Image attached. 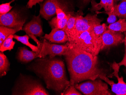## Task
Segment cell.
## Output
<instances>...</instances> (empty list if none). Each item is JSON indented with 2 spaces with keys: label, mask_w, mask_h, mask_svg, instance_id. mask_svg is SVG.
I'll list each match as a JSON object with an SVG mask.
<instances>
[{
  "label": "cell",
  "mask_w": 126,
  "mask_h": 95,
  "mask_svg": "<svg viewBox=\"0 0 126 95\" xmlns=\"http://www.w3.org/2000/svg\"><path fill=\"white\" fill-rule=\"evenodd\" d=\"M44 0H29L27 4L28 8H32L33 6H36L37 4H40L44 2Z\"/></svg>",
  "instance_id": "27"
},
{
  "label": "cell",
  "mask_w": 126,
  "mask_h": 95,
  "mask_svg": "<svg viewBox=\"0 0 126 95\" xmlns=\"http://www.w3.org/2000/svg\"><path fill=\"white\" fill-rule=\"evenodd\" d=\"M29 36L28 35L26 34L24 36H18L16 35H14L13 38L15 39L18 41L20 42L22 44L25 45L29 47L32 49V51L35 52H38L39 50L41 49L42 47L39 48L37 46H35V45L32 44L30 43L29 39L30 38Z\"/></svg>",
  "instance_id": "20"
},
{
  "label": "cell",
  "mask_w": 126,
  "mask_h": 95,
  "mask_svg": "<svg viewBox=\"0 0 126 95\" xmlns=\"http://www.w3.org/2000/svg\"><path fill=\"white\" fill-rule=\"evenodd\" d=\"M97 13H105V14H107L108 15V17L107 18V21L108 24H112V23L115 22L116 21L117 17L115 15V13H114V8L112 9L111 10L110 12H96Z\"/></svg>",
  "instance_id": "26"
},
{
  "label": "cell",
  "mask_w": 126,
  "mask_h": 95,
  "mask_svg": "<svg viewBox=\"0 0 126 95\" xmlns=\"http://www.w3.org/2000/svg\"><path fill=\"white\" fill-rule=\"evenodd\" d=\"M124 34L125 35V41L124 43L125 45V47L126 48V31L124 32Z\"/></svg>",
  "instance_id": "30"
},
{
  "label": "cell",
  "mask_w": 126,
  "mask_h": 95,
  "mask_svg": "<svg viewBox=\"0 0 126 95\" xmlns=\"http://www.w3.org/2000/svg\"><path fill=\"white\" fill-rule=\"evenodd\" d=\"M102 46L101 51L110 49L124 43L125 35L122 33L107 30L102 35Z\"/></svg>",
  "instance_id": "12"
},
{
  "label": "cell",
  "mask_w": 126,
  "mask_h": 95,
  "mask_svg": "<svg viewBox=\"0 0 126 95\" xmlns=\"http://www.w3.org/2000/svg\"><path fill=\"white\" fill-rule=\"evenodd\" d=\"M62 95H82V94L79 92L74 85H70L61 94Z\"/></svg>",
  "instance_id": "24"
},
{
  "label": "cell",
  "mask_w": 126,
  "mask_h": 95,
  "mask_svg": "<svg viewBox=\"0 0 126 95\" xmlns=\"http://www.w3.org/2000/svg\"><path fill=\"white\" fill-rule=\"evenodd\" d=\"M69 48L68 41L64 45H59L52 44L44 39L42 42L40 58H44L48 55L51 58H54L57 56H64L67 53Z\"/></svg>",
  "instance_id": "11"
},
{
  "label": "cell",
  "mask_w": 126,
  "mask_h": 95,
  "mask_svg": "<svg viewBox=\"0 0 126 95\" xmlns=\"http://www.w3.org/2000/svg\"><path fill=\"white\" fill-rule=\"evenodd\" d=\"M10 63L3 52H0V76H5L10 70Z\"/></svg>",
  "instance_id": "17"
},
{
  "label": "cell",
  "mask_w": 126,
  "mask_h": 95,
  "mask_svg": "<svg viewBox=\"0 0 126 95\" xmlns=\"http://www.w3.org/2000/svg\"><path fill=\"white\" fill-rule=\"evenodd\" d=\"M18 30L15 29H11L7 27L0 26V46L3 42L11 35H15Z\"/></svg>",
  "instance_id": "21"
},
{
  "label": "cell",
  "mask_w": 126,
  "mask_h": 95,
  "mask_svg": "<svg viewBox=\"0 0 126 95\" xmlns=\"http://www.w3.org/2000/svg\"><path fill=\"white\" fill-rule=\"evenodd\" d=\"M92 12H97L102 8H104L105 12H110L114 8V0H100L99 3L94 2L92 0Z\"/></svg>",
  "instance_id": "16"
},
{
  "label": "cell",
  "mask_w": 126,
  "mask_h": 95,
  "mask_svg": "<svg viewBox=\"0 0 126 95\" xmlns=\"http://www.w3.org/2000/svg\"><path fill=\"white\" fill-rule=\"evenodd\" d=\"M15 0H12L9 2L1 4L0 5V15H4L10 11L13 7L11 4Z\"/></svg>",
  "instance_id": "25"
},
{
  "label": "cell",
  "mask_w": 126,
  "mask_h": 95,
  "mask_svg": "<svg viewBox=\"0 0 126 95\" xmlns=\"http://www.w3.org/2000/svg\"><path fill=\"white\" fill-rule=\"evenodd\" d=\"M120 67L118 63L114 62L112 64V68L113 72L110 74L108 77L112 78L113 76H115L117 78L118 83H114L112 80H110L106 76V74L101 75L99 78L107 82L111 87V90L114 93L117 95H126V83L124 81V78L122 76L120 77L119 72Z\"/></svg>",
  "instance_id": "9"
},
{
  "label": "cell",
  "mask_w": 126,
  "mask_h": 95,
  "mask_svg": "<svg viewBox=\"0 0 126 95\" xmlns=\"http://www.w3.org/2000/svg\"><path fill=\"white\" fill-rule=\"evenodd\" d=\"M18 49L16 55L17 59L23 63H27L37 58L40 57L41 49L38 52L29 51L25 47H19Z\"/></svg>",
  "instance_id": "13"
},
{
  "label": "cell",
  "mask_w": 126,
  "mask_h": 95,
  "mask_svg": "<svg viewBox=\"0 0 126 95\" xmlns=\"http://www.w3.org/2000/svg\"><path fill=\"white\" fill-rule=\"evenodd\" d=\"M76 15L75 29L77 36L80 33L91 29L95 25L101 24L102 20L98 18L96 15L88 14L83 17L82 12L81 11L76 14Z\"/></svg>",
  "instance_id": "10"
},
{
  "label": "cell",
  "mask_w": 126,
  "mask_h": 95,
  "mask_svg": "<svg viewBox=\"0 0 126 95\" xmlns=\"http://www.w3.org/2000/svg\"><path fill=\"white\" fill-rule=\"evenodd\" d=\"M28 16L24 10L15 8L4 15H0V25L18 31L22 30Z\"/></svg>",
  "instance_id": "5"
},
{
  "label": "cell",
  "mask_w": 126,
  "mask_h": 95,
  "mask_svg": "<svg viewBox=\"0 0 126 95\" xmlns=\"http://www.w3.org/2000/svg\"><path fill=\"white\" fill-rule=\"evenodd\" d=\"M13 95H49L38 79L20 74L11 89Z\"/></svg>",
  "instance_id": "3"
},
{
  "label": "cell",
  "mask_w": 126,
  "mask_h": 95,
  "mask_svg": "<svg viewBox=\"0 0 126 95\" xmlns=\"http://www.w3.org/2000/svg\"><path fill=\"white\" fill-rule=\"evenodd\" d=\"M108 27L105 23L101 24L95 25L92 28V29L95 35L97 37H102V35L107 30Z\"/></svg>",
  "instance_id": "23"
},
{
  "label": "cell",
  "mask_w": 126,
  "mask_h": 95,
  "mask_svg": "<svg viewBox=\"0 0 126 95\" xmlns=\"http://www.w3.org/2000/svg\"><path fill=\"white\" fill-rule=\"evenodd\" d=\"M41 16L40 14L37 16H33L32 19L24 25L22 29L23 31L25 32L26 34L36 43L39 48L42 46V42L39 41L37 37H41L44 34Z\"/></svg>",
  "instance_id": "8"
},
{
  "label": "cell",
  "mask_w": 126,
  "mask_h": 95,
  "mask_svg": "<svg viewBox=\"0 0 126 95\" xmlns=\"http://www.w3.org/2000/svg\"><path fill=\"white\" fill-rule=\"evenodd\" d=\"M64 55L70 76V85L87 80H94L106 74L99 67L97 56L77 48L69 47Z\"/></svg>",
  "instance_id": "1"
},
{
  "label": "cell",
  "mask_w": 126,
  "mask_h": 95,
  "mask_svg": "<svg viewBox=\"0 0 126 95\" xmlns=\"http://www.w3.org/2000/svg\"><path fill=\"white\" fill-rule=\"evenodd\" d=\"M83 3L84 4H87L92 0H82Z\"/></svg>",
  "instance_id": "29"
},
{
  "label": "cell",
  "mask_w": 126,
  "mask_h": 95,
  "mask_svg": "<svg viewBox=\"0 0 126 95\" xmlns=\"http://www.w3.org/2000/svg\"><path fill=\"white\" fill-rule=\"evenodd\" d=\"M40 14L46 20H49L56 15V10L60 8L65 12L69 11L67 3L62 2L61 0H44L40 3Z\"/></svg>",
  "instance_id": "7"
},
{
  "label": "cell",
  "mask_w": 126,
  "mask_h": 95,
  "mask_svg": "<svg viewBox=\"0 0 126 95\" xmlns=\"http://www.w3.org/2000/svg\"><path fill=\"white\" fill-rule=\"evenodd\" d=\"M67 13L69 18L64 31L68 36V41L70 42L77 36L75 29L76 15L73 12H68Z\"/></svg>",
  "instance_id": "15"
},
{
  "label": "cell",
  "mask_w": 126,
  "mask_h": 95,
  "mask_svg": "<svg viewBox=\"0 0 126 95\" xmlns=\"http://www.w3.org/2000/svg\"><path fill=\"white\" fill-rule=\"evenodd\" d=\"M43 38L51 43L62 44L68 41V38L63 30L53 28L49 34H46Z\"/></svg>",
  "instance_id": "14"
},
{
  "label": "cell",
  "mask_w": 126,
  "mask_h": 95,
  "mask_svg": "<svg viewBox=\"0 0 126 95\" xmlns=\"http://www.w3.org/2000/svg\"><path fill=\"white\" fill-rule=\"evenodd\" d=\"M75 87L78 90L85 95H111L106 83L99 78L94 80H89L81 83L76 84Z\"/></svg>",
  "instance_id": "6"
},
{
  "label": "cell",
  "mask_w": 126,
  "mask_h": 95,
  "mask_svg": "<svg viewBox=\"0 0 126 95\" xmlns=\"http://www.w3.org/2000/svg\"><path fill=\"white\" fill-rule=\"evenodd\" d=\"M123 0H114V2H116L119 1H122Z\"/></svg>",
  "instance_id": "31"
},
{
  "label": "cell",
  "mask_w": 126,
  "mask_h": 95,
  "mask_svg": "<svg viewBox=\"0 0 126 95\" xmlns=\"http://www.w3.org/2000/svg\"><path fill=\"white\" fill-rule=\"evenodd\" d=\"M108 28L115 32L124 33L126 31V19L120 18L118 21L110 24Z\"/></svg>",
  "instance_id": "19"
},
{
  "label": "cell",
  "mask_w": 126,
  "mask_h": 95,
  "mask_svg": "<svg viewBox=\"0 0 126 95\" xmlns=\"http://www.w3.org/2000/svg\"><path fill=\"white\" fill-rule=\"evenodd\" d=\"M118 65L120 67L122 66H124L126 68V48L125 47V53L123 59L122 60L121 62L118 63Z\"/></svg>",
  "instance_id": "28"
},
{
  "label": "cell",
  "mask_w": 126,
  "mask_h": 95,
  "mask_svg": "<svg viewBox=\"0 0 126 95\" xmlns=\"http://www.w3.org/2000/svg\"><path fill=\"white\" fill-rule=\"evenodd\" d=\"M14 35H11L3 42L1 46H0V51L4 52L7 51H11L14 48L15 44V42L13 41Z\"/></svg>",
  "instance_id": "22"
},
{
  "label": "cell",
  "mask_w": 126,
  "mask_h": 95,
  "mask_svg": "<svg viewBox=\"0 0 126 95\" xmlns=\"http://www.w3.org/2000/svg\"><path fill=\"white\" fill-rule=\"evenodd\" d=\"M69 42L70 47L80 49L97 56L101 51L102 37L95 35L91 29L80 33Z\"/></svg>",
  "instance_id": "4"
},
{
  "label": "cell",
  "mask_w": 126,
  "mask_h": 95,
  "mask_svg": "<svg viewBox=\"0 0 126 95\" xmlns=\"http://www.w3.org/2000/svg\"><path fill=\"white\" fill-rule=\"evenodd\" d=\"M114 12L120 18L126 19V0H123L118 4H114Z\"/></svg>",
  "instance_id": "18"
},
{
  "label": "cell",
  "mask_w": 126,
  "mask_h": 95,
  "mask_svg": "<svg viewBox=\"0 0 126 95\" xmlns=\"http://www.w3.org/2000/svg\"><path fill=\"white\" fill-rule=\"evenodd\" d=\"M28 69L43 80L47 89L56 93L61 94L70 85L65 63L59 57L37 58Z\"/></svg>",
  "instance_id": "2"
}]
</instances>
